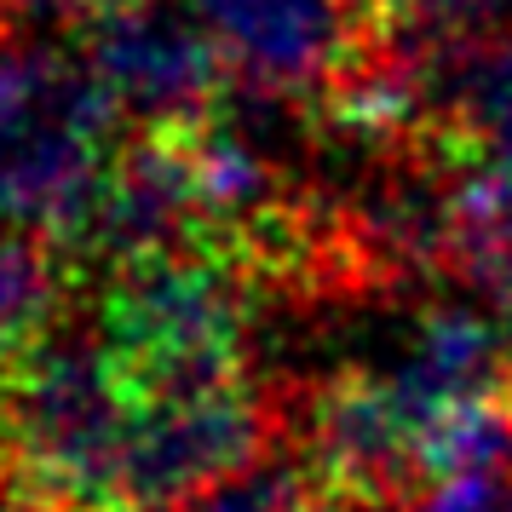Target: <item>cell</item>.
<instances>
[{
    "instance_id": "cell-1",
    "label": "cell",
    "mask_w": 512,
    "mask_h": 512,
    "mask_svg": "<svg viewBox=\"0 0 512 512\" xmlns=\"http://www.w3.org/2000/svg\"><path fill=\"white\" fill-rule=\"evenodd\" d=\"M133 392L93 323H58L0 363V501L12 512L133 507Z\"/></svg>"
},
{
    "instance_id": "cell-2",
    "label": "cell",
    "mask_w": 512,
    "mask_h": 512,
    "mask_svg": "<svg viewBox=\"0 0 512 512\" xmlns=\"http://www.w3.org/2000/svg\"><path fill=\"white\" fill-rule=\"evenodd\" d=\"M259 288L213 248L179 242L104 271L93 334L133 397L190 392L248 374V323Z\"/></svg>"
},
{
    "instance_id": "cell-3",
    "label": "cell",
    "mask_w": 512,
    "mask_h": 512,
    "mask_svg": "<svg viewBox=\"0 0 512 512\" xmlns=\"http://www.w3.org/2000/svg\"><path fill=\"white\" fill-rule=\"evenodd\" d=\"M121 121L127 110L87 70V58L81 64L64 58L47 93L12 127H0V219L47 231L70 248L116 162Z\"/></svg>"
},
{
    "instance_id": "cell-4",
    "label": "cell",
    "mask_w": 512,
    "mask_h": 512,
    "mask_svg": "<svg viewBox=\"0 0 512 512\" xmlns=\"http://www.w3.org/2000/svg\"><path fill=\"white\" fill-rule=\"evenodd\" d=\"M282 438L277 403L254 386V374L190 386V392L133 397V507L185 512L208 489L254 472Z\"/></svg>"
},
{
    "instance_id": "cell-5",
    "label": "cell",
    "mask_w": 512,
    "mask_h": 512,
    "mask_svg": "<svg viewBox=\"0 0 512 512\" xmlns=\"http://www.w3.org/2000/svg\"><path fill=\"white\" fill-rule=\"evenodd\" d=\"M231 81L265 98H317L374 47L363 0H185Z\"/></svg>"
},
{
    "instance_id": "cell-6",
    "label": "cell",
    "mask_w": 512,
    "mask_h": 512,
    "mask_svg": "<svg viewBox=\"0 0 512 512\" xmlns=\"http://www.w3.org/2000/svg\"><path fill=\"white\" fill-rule=\"evenodd\" d=\"M81 58L139 127H179L208 116L219 104V87L231 81L196 12L162 0H127L93 18Z\"/></svg>"
},
{
    "instance_id": "cell-7",
    "label": "cell",
    "mask_w": 512,
    "mask_h": 512,
    "mask_svg": "<svg viewBox=\"0 0 512 512\" xmlns=\"http://www.w3.org/2000/svg\"><path fill=\"white\" fill-rule=\"evenodd\" d=\"M449 75L438 81L449 144L461 162H484L512 173V29L489 35L478 47L438 58Z\"/></svg>"
},
{
    "instance_id": "cell-8",
    "label": "cell",
    "mask_w": 512,
    "mask_h": 512,
    "mask_svg": "<svg viewBox=\"0 0 512 512\" xmlns=\"http://www.w3.org/2000/svg\"><path fill=\"white\" fill-rule=\"evenodd\" d=\"M75 294H81V277L64 242L0 219V363L35 346L58 323H70Z\"/></svg>"
},
{
    "instance_id": "cell-9",
    "label": "cell",
    "mask_w": 512,
    "mask_h": 512,
    "mask_svg": "<svg viewBox=\"0 0 512 512\" xmlns=\"http://www.w3.org/2000/svg\"><path fill=\"white\" fill-rule=\"evenodd\" d=\"M449 271L512 311V173L461 162L449 179Z\"/></svg>"
},
{
    "instance_id": "cell-10",
    "label": "cell",
    "mask_w": 512,
    "mask_h": 512,
    "mask_svg": "<svg viewBox=\"0 0 512 512\" xmlns=\"http://www.w3.org/2000/svg\"><path fill=\"white\" fill-rule=\"evenodd\" d=\"M397 18L386 24L392 41H409L426 58H449L512 29V0H392Z\"/></svg>"
},
{
    "instance_id": "cell-11",
    "label": "cell",
    "mask_w": 512,
    "mask_h": 512,
    "mask_svg": "<svg viewBox=\"0 0 512 512\" xmlns=\"http://www.w3.org/2000/svg\"><path fill=\"white\" fill-rule=\"evenodd\" d=\"M317 501L311 495V484L300 478V466L294 461H259L254 472H242V478H231V484L208 489L196 507L185 512H305Z\"/></svg>"
},
{
    "instance_id": "cell-12",
    "label": "cell",
    "mask_w": 512,
    "mask_h": 512,
    "mask_svg": "<svg viewBox=\"0 0 512 512\" xmlns=\"http://www.w3.org/2000/svg\"><path fill=\"white\" fill-rule=\"evenodd\" d=\"M386 512H512V472L443 478V484H426L420 495H409Z\"/></svg>"
},
{
    "instance_id": "cell-13",
    "label": "cell",
    "mask_w": 512,
    "mask_h": 512,
    "mask_svg": "<svg viewBox=\"0 0 512 512\" xmlns=\"http://www.w3.org/2000/svg\"><path fill=\"white\" fill-rule=\"evenodd\" d=\"M58 64H64V52H52V47L0 41V127H12L35 98L47 93V81L58 75Z\"/></svg>"
},
{
    "instance_id": "cell-14",
    "label": "cell",
    "mask_w": 512,
    "mask_h": 512,
    "mask_svg": "<svg viewBox=\"0 0 512 512\" xmlns=\"http://www.w3.org/2000/svg\"><path fill=\"white\" fill-rule=\"evenodd\" d=\"M6 6L29 24H93L104 12L127 6V0H6Z\"/></svg>"
},
{
    "instance_id": "cell-15",
    "label": "cell",
    "mask_w": 512,
    "mask_h": 512,
    "mask_svg": "<svg viewBox=\"0 0 512 512\" xmlns=\"http://www.w3.org/2000/svg\"><path fill=\"white\" fill-rule=\"evenodd\" d=\"M305 512H340V507H328V501H311V507H305Z\"/></svg>"
},
{
    "instance_id": "cell-16",
    "label": "cell",
    "mask_w": 512,
    "mask_h": 512,
    "mask_svg": "<svg viewBox=\"0 0 512 512\" xmlns=\"http://www.w3.org/2000/svg\"><path fill=\"white\" fill-rule=\"evenodd\" d=\"M0 512H12V507H6V501H0Z\"/></svg>"
}]
</instances>
